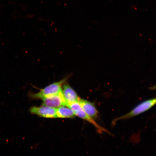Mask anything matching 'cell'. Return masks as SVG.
Wrapping results in <instances>:
<instances>
[{
  "mask_svg": "<svg viewBox=\"0 0 156 156\" xmlns=\"http://www.w3.org/2000/svg\"><path fill=\"white\" fill-rule=\"evenodd\" d=\"M57 118H73L76 115L73 110L68 107L62 106L56 108Z\"/></svg>",
  "mask_w": 156,
  "mask_h": 156,
  "instance_id": "cell-8",
  "label": "cell"
},
{
  "mask_svg": "<svg viewBox=\"0 0 156 156\" xmlns=\"http://www.w3.org/2000/svg\"><path fill=\"white\" fill-rule=\"evenodd\" d=\"M149 89L151 90H156V85L153 87H150Z\"/></svg>",
  "mask_w": 156,
  "mask_h": 156,
  "instance_id": "cell-9",
  "label": "cell"
},
{
  "mask_svg": "<svg viewBox=\"0 0 156 156\" xmlns=\"http://www.w3.org/2000/svg\"><path fill=\"white\" fill-rule=\"evenodd\" d=\"M69 77V76H68L59 81L51 84L44 88L41 89L38 93H29V96L32 98L42 99L59 93L62 90V87Z\"/></svg>",
  "mask_w": 156,
  "mask_h": 156,
  "instance_id": "cell-1",
  "label": "cell"
},
{
  "mask_svg": "<svg viewBox=\"0 0 156 156\" xmlns=\"http://www.w3.org/2000/svg\"><path fill=\"white\" fill-rule=\"evenodd\" d=\"M67 107H69L73 110L76 116L87 121L94 126L97 129L99 133H102L103 132H106L110 134L108 130L99 126L95 122L94 119L88 115L82 108L79 102L68 103Z\"/></svg>",
  "mask_w": 156,
  "mask_h": 156,
  "instance_id": "cell-3",
  "label": "cell"
},
{
  "mask_svg": "<svg viewBox=\"0 0 156 156\" xmlns=\"http://www.w3.org/2000/svg\"><path fill=\"white\" fill-rule=\"evenodd\" d=\"M79 103L82 108L86 114L93 119H97L98 117V112L94 105L85 99H80Z\"/></svg>",
  "mask_w": 156,
  "mask_h": 156,
  "instance_id": "cell-6",
  "label": "cell"
},
{
  "mask_svg": "<svg viewBox=\"0 0 156 156\" xmlns=\"http://www.w3.org/2000/svg\"><path fill=\"white\" fill-rule=\"evenodd\" d=\"M31 114L47 118H57L56 108L42 106L41 107L33 106L29 109Z\"/></svg>",
  "mask_w": 156,
  "mask_h": 156,
  "instance_id": "cell-5",
  "label": "cell"
},
{
  "mask_svg": "<svg viewBox=\"0 0 156 156\" xmlns=\"http://www.w3.org/2000/svg\"><path fill=\"white\" fill-rule=\"evenodd\" d=\"M42 106H47L54 108L62 106H67L68 103L64 97L62 90L56 94L44 98Z\"/></svg>",
  "mask_w": 156,
  "mask_h": 156,
  "instance_id": "cell-4",
  "label": "cell"
},
{
  "mask_svg": "<svg viewBox=\"0 0 156 156\" xmlns=\"http://www.w3.org/2000/svg\"><path fill=\"white\" fill-rule=\"evenodd\" d=\"M156 104V98L149 99L140 103L127 114L115 119L112 125L116 124L118 121L128 119L142 114L149 110Z\"/></svg>",
  "mask_w": 156,
  "mask_h": 156,
  "instance_id": "cell-2",
  "label": "cell"
},
{
  "mask_svg": "<svg viewBox=\"0 0 156 156\" xmlns=\"http://www.w3.org/2000/svg\"><path fill=\"white\" fill-rule=\"evenodd\" d=\"M64 98L67 103L79 102L80 98L69 84L65 82L62 90Z\"/></svg>",
  "mask_w": 156,
  "mask_h": 156,
  "instance_id": "cell-7",
  "label": "cell"
}]
</instances>
